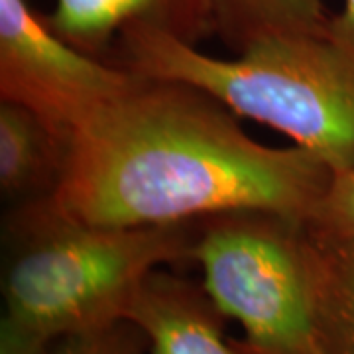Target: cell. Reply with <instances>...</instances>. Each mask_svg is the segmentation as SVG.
Segmentation results:
<instances>
[{
    "instance_id": "obj_1",
    "label": "cell",
    "mask_w": 354,
    "mask_h": 354,
    "mask_svg": "<svg viewBox=\"0 0 354 354\" xmlns=\"http://www.w3.org/2000/svg\"><path fill=\"white\" fill-rule=\"evenodd\" d=\"M333 176L301 146L250 138L232 111L199 88L136 75L77 128L64 176L41 201L95 227H160L239 211L307 221Z\"/></svg>"
},
{
    "instance_id": "obj_2",
    "label": "cell",
    "mask_w": 354,
    "mask_h": 354,
    "mask_svg": "<svg viewBox=\"0 0 354 354\" xmlns=\"http://www.w3.org/2000/svg\"><path fill=\"white\" fill-rule=\"evenodd\" d=\"M2 293L0 354H46L57 339L127 319L140 286L165 264L193 260L197 221L95 227L38 201L16 205Z\"/></svg>"
},
{
    "instance_id": "obj_3",
    "label": "cell",
    "mask_w": 354,
    "mask_h": 354,
    "mask_svg": "<svg viewBox=\"0 0 354 354\" xmlns=\"http://www.w3.org/2000/svg\"><path fill=\"white\" fill-rule=\"evenodd\" d=\"M109 64L199 88L286 134L335 176L354 167V67L327 36H272L221 59L156 26L132 24L114 41Z\"/></svg>"
},
{
    "instance_id": "obj_4",
    "label": "cell",
    "mask_w": 354,
    "mask_h": 354,
    "mask_svg": "<svg viewBox=\"0 0 354 354\" xmlns=\"http://www.w3.org/2000/svg\"><path fill=\"white\" fill-rule=\"evenodd\" d=\"M193 260L205 291L236 319L244 354H321L305 218L239 211L197 221Z\"/></svg>"
},
{
    "instance_id": "obj_5",
    "label": "cell",
    "mask_w": 354,
    "mask_h": 354,
    "mask_svg": "<svg viewBox=\"0 0 354 354\" xmlns=\"http://www.w3.org/2000/svg\"><path fill=\"white\" fill-rule=\"evenodd\" d=\"M134 81L59 38L28 0H0V101L28 109L67 144Z\"/></svg>"
},
{
    "instance_id": "obj_6",
    "label": "cell",
    "mask_w": 354,
    "mask_h": 354,
    "mask_svg": "<svg viewBox=\"0 0 354 354\" xmlns=\"http://www.w3.org/2000/svg\"><path fill=\"white\" fill-rule=\"evenodd\" d=\"M51 30L79 51L109 62L120 32L150 24L195 44L216 36V0H55Z\"/></svg>"
},
{
    "instance_id": "obj_7",
    "label": "cell",
    "mask_w": 354,
    "mask_h": 354,
    "mask_svg": "<svg viewBox=\"0 0 354 354\" xmlns=\"http://www.w3.org/2000/svg\"><path fill=\"white\" fill-rule=\"evenodd\" d=\"M223 313L209 293L174 274L152 272L127 319L148 341V354H244L223 335Z\"/></svg>"
},
{
    "instance_id": "obj_8",
    "label": "cell",
    "mask_w": 354,
    "mask_h": 354,
    "mask_svg": "<svg viewBox=\"0 0 354 354\" xmlns=\"http://www.w3.org/2000/svg\"><path fill=\"white\" fill-rule=\"evenodd\" d=\"M67 142L38 116L0 101V191L16 205L50 197L64 176Z\"/></svg>"
},
{
    "instance_id": "obj_9",
    "label": "cell",
    "mask_w": 354,
    "mask_h": 354,
    "mask_svg": "<svg viewBox=\"0 0 354 354\" xmlns=\"http://www.w3.org/2000/svg\"><path fill=\"white\" fill-rule=\"evenodd\" d=\"M307 223V221H305ZM321 354H354V241L307 225Z\"/></svg>"
},
{
    "instance_id": "obj_10",
    "label": "cell",
    "mask_w": 354,
    "mask_h": 354,
    "mask_svg": "<svg viewBox=\"0 0 354 354\" xmlns=\"http://www.w3.org/2000/svg\"><path fill=\"white\" fill-rule=\"evenodd\" d=\"M325 0H216V36L241 53L272 36H327Z\"/></svg>"
},
{
    "instance_id": "obj_11",
    "label": "cell",
    "mask_w": 354,
    "mask_h": 354,
    "mask_svg": "<svg viewBox=\"0 0 354 354\" xmlns=\"http://www.w3.org/2000/svg\"><path fill=\"white\" fill-rule=\"evenodd\" d=\"M146 335L132 321H116L95 329L69 333L51 344L46 354H142Z\"/></svg>"
},
{
    "instance_id": "obj_12",
    "label": "cell",
    "mask_w": 354,
    "mask_h": 354,
    "mask_svg": "<svg viewBox=\"0 0 354 354\" xmlns=\"http://www.w3.org/2000/svg\"><path fill=\"white\" fill-rule=\"evenodd\" d=\"M307 225L321 234L354 241V167L333 176Z\"/></svg>"
},
{
    "instance_id": "obj_13",
    "label": "cell",
    "mask_w": 354,
    "mask_h": 354,
    "mask_svg": "<svg viewBox=\"0 0 354 354\" xmlns=\"http://www.w3.org/2000/svg\"><path fill=\"white\" fill-rule=\"evenodd\" d=\"M327 38L354 67V0H344L341 12L330 16Z\"/></svg>"
}]
</instances>
